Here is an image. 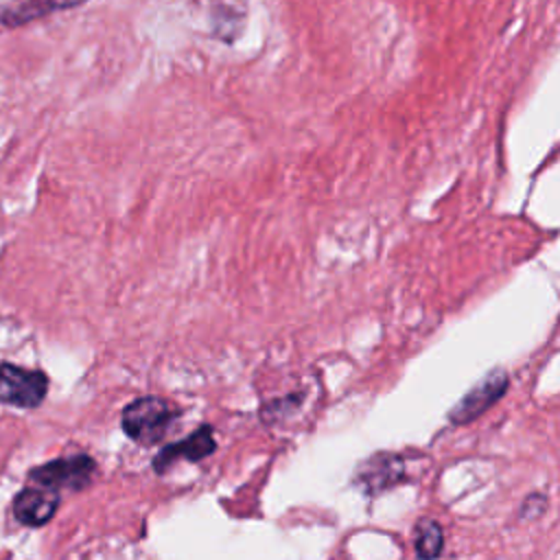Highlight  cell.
I'll return each instance as SVG.
<instances>
[{
  "label": "cell",
  "instance_id": "ba28073f",
  "mask_svg": "<svg viewBox=\"0 0 560 560\" xmlns=\"http://www.w3.org/2000/svg\"><path fill=\"white\" fill-rule=\"evenodd\" d=\"M381 468L370 459L365 462V472H361L365 488H387L400 477V459L392 455H378L376 457Z\"/></svg>",
  "mask_w": 560,
  "mask_h": 560
},
{
  "label": "cell",
  "instance_id": "5b68a950",
  "mask_svg": "<svg viewBox=\"0 0 560 560\" xmlns=\"http://www.w3.org/2000/svg\"><path fill=\"white\" fill-rule=\"evenodd\" d=\"M59 508V492L46 486L24 488L13 499V516L28 527H39L48 523Z\"/></svg>",
  "mask_w": 560,
  "mask_h": 560
},
{
  "label": "cell",
  "instance_id": "7a4b0ae2",
  "mask_svg": "<svg viewBox=\"0 0 560 560\" xmlns=\"http://www.w3.org/2000/svg\"><path fill=\"white\" fill-rule=\"evenodd\" d=\"M48 392V376L13 363H0V400L15 407H37Z\"/></svg>",
  "mask_w": 560,
  "mask_h": 560
},
{
  "label": "cell",
  "instance_id": "3957f363",
  "mask_svg": "<svg viewBox=\"0 0 560 560\" xmlns=\"http://www.w3.org/2000/svg\"><path fill=\"white\" fill-rule=\"evenodd\" d=\"M96 472V464L90 455H70L61 459H52L44 466H37L31 470V479L39 486L52 488V490H83Z\"/></svg>",
  "mask_w": 560,
  "mask_h": 560
},
{
  "label": "cell",
  "instance_id": "8992f818",
  "mask_svg": "<svg viewBox=\"0 0 560 560\" xmlns=\"http://www.w3.org/2000/svg\"><path fill=\"white\" fill-rule=\"evenodd\" d=\"M214 448H217V442H214L212 427L203 424V427H199L197 431H192L186 440L164 446V448L158 453V457L153 459V468H155L158 472H164L168 466H173V464L179 462V459L199 462V459L208 457L210 453H214Z\"/></svg>",
  "mask_w": 560,
  "mask_h": 560
},
{
  "label": "cell",
  "instance_id": "277c9868",
  "mask_svg": "<svg viewBox=\"0 0 560 560\" xmlns=\"http://www.w3.org/2000/svg\"><path fill=\"white\" fill-rule=\"evenodd\" d=\"M508 374L503 370H494L492 374L483 376L459 402L457 407L448 413L451 422H457V424H464V422H470L475 420L477 416H481L488 407H492L508 389Z\"/></svg>",
  "mask_w": 560,
  "mask_h": 560
},
{
  "label": "cell",
  "instance_id": "52a82bcc",
  "mask_svg": "<svg viewBox=\"0 0 560 560\" xmlns=\"http://www.w3.org/2000/svg\"><path fill=\"white\" fill-rule=\"evenodd\" d=\"M88 0H22L18 4H11L2 9L0 22L9 28H18L22 24H28L33 20H39L44 15H50L55 11H66L85 4Z\"/></svg>",
  "mask_w": 560,
  "mask_h": 560
},
{
  "label": "cell",
  "instance_id": "9c48e42d",
  "mask_svg": "<svg viewBox=\"0 0 560 560\" xmlns=\"http://www.w3.org/2000/svg\"><path fill=\"white\" fill-rule=\"evenodd\" d=\"M413 547H416V553L422 558L440 556L442 547H444V534H442L440 523L429 521V518L418 521L416 532H413Z\"/></svg>",
  "mask_w": 560,
  "mask_h": 560
},
{
  "label": "cell",
  "instance_id": "6da1fadb",
  "mask_svg": "<svg viewBox=\"0 0 560 560\" xmlns=\"http://www.w3.org/2000/svg\"><path fill=\"white\" fill-rule=\"evenodd\" d=\"M177 416L175 405L160 396H142L122 409V431L138 444L160 442Z\"/></svg>",
  "mask_w": 560,
  "mask_h": 560
}]
</instances>
